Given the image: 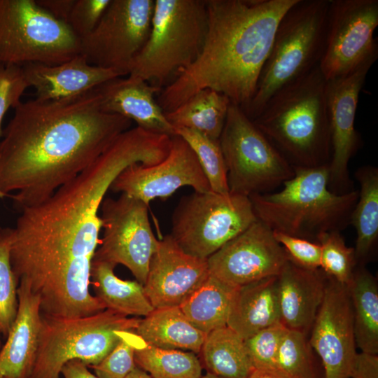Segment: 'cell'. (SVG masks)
<instances>
[{"label":"cell","instance_id":"obj_23","mask_svg":"<svg viewBox=\"0 0 378 378\" xmlns=\"http://www.w3.org/2000/svg\"><path fill=\"white\" fill-rule=\"evenodd\" d=\"M29 87L36 99L59 100L90 91L120 75L112 70L90 64L78 54L57 64H31L22 66Z\"/></svg>","mask_w":378,"mask_h":378},{"label":"cell","instance_id":"obj_30","mask_svg":"<svg viewBox=\"0 0 378 378\" xmlns=\"http://www.w3.org/2000/svg\"><path fill=\"white\" fill-rule=\"evenodd\" d=\"M355 176L360 190L350 224L356 231V262L358 265H363L378 239V169L371 165L363 166L356 170Z\"/></svg>","mask_w":378,"mask_h":378},{"label":"cell","instance_id":"obj_22","mask_svg":"<svg viewBox=\"0 0 378 378\" xmlns=\"http://www.w3.org/2000/svg\"><path fill=\"white\" fill-rule=\"evenodd\" d=\"M15 319L0 350V378H31L41 328L38 296L23 282L18 285Z\"/></svg>","mask_w":378,"mask_h":378},{"label":"cell","instance_id":"obj_9","mask_svg":"<svg viewBox=\"0 0 378 378\" xmlns=\"http://www.w3.org/2000/svg\"><path fill=\"white\" fill-rule=\"evenodd\" d=\"M80 50V40L68 24L36 0H0V64H57Z\"/></svg>","mask_w":378,"mask_h":378},{"label":"cell","instance_id":"obj_49","mask_svg":"<svg viewBox=\"0 0 378 378\" xmlns=\"http://www.w3.org/2000/svg\"><path fill=\"white\" fill-rule=\"evenodd\" d=\"M2 335L1 330H0V350L1 349V335Z\"/></svg>","mask_w":378,"mask_h":378},{"label":"cell","instance_id":"obj_2","mask_svg":"<svg viewBox=\"0 0 378 378\" xmlns=\"http://www.w3.org/2000/svg\"><path fill=\"white\" fill-rule=\"evenodd\" d=\"M0 139V190L21 212L93 163L132 121L104 111L97 87L59 100L21 102Z\"/></svg>","mask_w":378,"mask_h":378},{"label":"cell","instance_id":"obj_18","mask_svg":"<svg viewBox=\"0 0 378 378\" xmlns=\"http://www.w3.org/2000/svg\"><path fill=\"white\" fill-rule=\"evenodd\" d=\"M309 344L321 359L324 378H351L356 356L351 301L345 284L328 276Z\"/></svg>","mask_w":378,"mask_h":378},{"label":"cell","instance_id":"obj_48","mask_svg":"<svg viewBox=\"0 0 378 378\" xmlns=\"http://www.w3.org/2000/svg\"><path fill=\"white\" fill-rule=\"evenodd\" d=\"M6 196H8L6 194L4 193L3 192L0 190V199L4 198V197H6Z\"/></svg>","mask_w":378,"mask_h":378},{"label":"cell","instance_id":"obj_46","mask_svg":"<svg viewBox=\"0 0 378 378\" xmlns=\"http://www.w3.org/2000/svg\"><path fill=\"white\" fill-rule=\"evenodd\" d=\"M125 378H153L148 373L136 366Z\"/></svg>","mask_w":378,"mask_h":378},{"label":"cell","instance_id":"obj_43","mask_svg":"<svg viewBox=\"0 0 378 378\" xmlns=\"http://www.w3.org/2000/svg\"><path fill=\"white\" fill-rule=\"evenodd\" d=\"M36 2L54 18L66 23L75 0H36Z\"/></svg>","mask_w":378,"mask_h":378},{"label":"cell","instance_id":"obj_38","mask_svg":"<svg viewBox=\"0 0 378 378\" xmlns=\"http://www.w3.org/2000/svg\"><path fill=\"white\" fill-rule=\"evenodd\" d=\"M134 330L125 331L113 350L98 364L89 365L99 378H125L136 366Z\"/></svg>","mask_w":378,"mask_h":378},{"label":"cell","instance_id":"obj_44","mask_svg":"<svg viewBox=\"0 0 378 378\" xmlns=\"http://www.w3.org/2000/svg\"><path fill=\"white\" fill-rule=\"evenodd\" d=\"M88 366L78 359L66 362L61 370L64 378H99L88 370Z\"/></svg>","mask_w":378,"mask_h":378},{"label":"cell","instance_id":"obj_39","mask_svg":"<svg viewBox=\"0 0 378 378\" xmlns=\"http://www.w3.org/2000/svg\"><path fill=\"white\" fill-rule=\"evenodd\" d=\"M29 84L22 66L0 64V139L2 120L10 108H15Z\"/></svg>","mask_w":378,"mask_h":378},{"label":"cell","instance_id":"obj_28","mask_svg":"<svg viewBox=\"0 0 378 378\" xmlns=\"http://www.w3.org/2000/svg\"><path fill=\"white\" fill-rule=\"evenodd\" d=\"M230 103L223 94L205 88L173 111L165 113V115L174 129H190L219 139Z\"/></svg>","mask_w":378,"mask_h":378},{"label":"cell","instance_id":"obj_6","mask_svg":"<svg viewBox=\"0 0 378 378\" xmlns=\"http://www.w3.org/2000/svg\"><path fill=\"white\" fill-rule=\"evenodd\" d=\"M329 4L330 0H298L281 19L255 93L242 109L251 120L274 94L319 65Z\"/></svg>","mask_w":378,"mask_h":378},{"label":"cell","instance_id":"obj_37","mask_svg":"<svg viewBox=\"0 0 378 378\" xmlns=\"http://www.w3.org/2000/svg\"><path fill=\"white\" fill-rule=\"evenodd\" d=\"M286 330L287 328L281 323H277L244 340L245 346L253 368L282 374L277 366V355Z\"/></svg>","mask_w":378,"mask_h":378},{"label":"cell","instance_id":"obj_1","mask_svg":"<svg viewBox=\"0 0 378 378\" xmlns=\"http://www.w3.org/2000/svg\"><path fill=\"white\" fill-rule=\"evenodd\" d=\"M149 160L144 140L125 131L78 176L20 212L13 228L12 270L18 285L24 283L38 296L41 314L77 318L106 309L89 289L100 242V206L125 169Z\"/></svg>","mask_w":378,"mask_h":378},{"label":"cell","instance_id":"obj_14","mask_svg":"<svg viewBox=\"0 0 378 378\" xmlns=\"http://www.w3.org/2000/svg\"><path fill=\"white\" fill-rule=\"evenodd\" d=\"M377 26L378 0H330L326 45L318 65L326 80L378 57L374 37Z\"/></svg>","mask_w":378,"mask_h":378},{"label":"cell","instance_id":"obj_42","mask_svg":"<svg viewBox=\"0 0 378 378\" xmlns=\"http://www.w3.org/2000/svg\"><path fill=\"white\" fill-rule=\"evenodd\" d=\"M351 378H378V356L357 353Z\"/></svg>","mask_w":378,"mask_h":378},{"label":"cell","instance_id":"obj_5","mask_svg":"<svg viewBox=\"0 0 378 378\" xmlns=\"http://www.w3.org/2000/svg\"><path fill=\"white\" fill-rule=\"evenodd\" d=\"M293 169L280 190L249 196L258 220L272 231L316 243L323 234L340 232L350 224L357 190L331 191L328 164Z\"/></svg>","mask_w":378,"mask_h":378},{"label":"cell","instance_id":"obj_26","mask_svg":"<svg viewBox=\"0 0 378 378\" xmlns=\"http://www.w3.org/2000/svg\"><path fill=\"white\" fill-rule=\"evenodd\" d=\"M115 265L92 260L90 284L95 296L106 309L125 316H146L154 310L144 292V286L137 281L122 280L114 274Z\"/></svg>","mask_w":378,"mask_h":378},{"label":"cell","instance_id":"obj_27","mask_svg":"<svg viewBox=\"0 0 378 378\" xmlns=\"http://www.w3.org/2000/svg\"><path fill=\"white\" fill-rule=\"evenodd\" d=\"M348 287L356 345L361 352L378 354V285L363 265H358Z\"/></svg>","mask_w":378,"mask_h":378},{"label":"cell","instance_id":"obj_24","mask_svg":"<svg viewBox=\"0 0 378 378\" xmlns=\"http://www.w3.org/2000/svg\"><path fill=\"white\" fill-rule=\"evenodd\" d=\"M280 323L276 276L237 287L233 295L227 326L244 340Z\"/></svg>","mask_w":378,"mask_h":378},{"label":"cell","instance_id":"obj_40","mask_svg":"<svg viewBox=\"0 0 378 378\" xmlns=\"http://www.w3.org/2000/svg\"><path fill=\"white\" fill-rule=\"evenodd\" d=\"M111 1L75 0L66 24L80 40L95 28Z\"/></svg>","mask_w":378,"mask_h":378},{"label":"cell","instance_id":"obj_17","mask_svg":"<svg viewBox=\"0 0 378 378\" xmlns=\"http://www.w3.org/2000/svg\"><path fill=\"white\" fill-rule=\"evenodd\" d=\"M206 260L210 275L237 288L277 276L289 258L273 231L257 220Z\"/></svg>","mask_w":378,"mask_h":378},{"label":"cell","instance_id":"obj_41","mask_svg":"<svg viewBox=\"0 0 378 378\" xmlns=\"http://www.w3.org/2000/svg\"><path fill=\"white\" fill-rule=\"evenodd\" d=\"M273 234L294 263L307 270L320 268L321 248L318 243L275 231Z\"/></svg>","mask_w":378,"mask_h":378},{"label":"cell","instance_id":"obj_36","mask_svg":"<svg viewBox=\"0 0 378 378\" xmlns=\"http://www.w3.org/2000/svg\"><path fill=\"white\" fill-rule=\"evenodd\" d=\"M317 243L321 248L320 268L328 276L348 285L358 266L354 248L346 245L340 231L323 234Z\"/></svg>","mask_w":378,"mask_h":378},{"label":"cell","instance_id":"obj_15","mask_svg":"<svg viewBox=\"0 0 378 378\" xmlns=\"http://www.w3.org/2000/svg\"><path fill=\"white\" fill-rule=\"evenodd\" d=\"M377 59L370 58L352 72L326 81V104L332 148L328 164V186L330 190L337 194L352 190H350L349 163L361 144L354 125L359 94Z\"/></svg>","mask_w":378,"mask_h":378},{"label":"cell","instance_id":"obj_16","mask_svg":"<svg viewBox=\"0 0 378 378\" xmlns=\"http://www.w3.org/2000/svg\"><path fill=\"white\" fill-rule=\"evenodd\" d=\"M183 186L195 191L211 190L195 153L178 135L172 137L167 158L153 165L133 164L113 181L110 190L140 200L149 206L155 198L166 199Z\"/></svg>","mask_w":378,"mask_h":378},{"label":"cell","instance_id":"obj_19","mask_svg":"<svg viewBox=\"0 0 378 378\" xmlns=\"http://www.w3.org/2000/svg\"><path fill=\"white\" fill-rule=\"evenodd\" d=\"M209 275L206 259L184 252L167 234L151 258L144 289L154 309L180 307Z\"/></svg>","mask_w":378,"mask_h":378},{"label":"cell","instance_id":"obj_31","mask_svg":"<svg viewBox=\"0 0 378 378\" xmlns=\"http://www.w3.org/2000/svg\"><path fill=\"white\" fill-rule=\"evenodd\" d=\"M237 288L209 275L179 307L196 328L208 334L227 326L232 299Z\"/></svg>","mask_w":378,"mask_h":378},{"label":"cell","instance_id":"obj_4","mask_svg":"<svg viewBox=\"0 0 378 378\" xmlns=\"http://www.w3.org/2000/svg\"><path fill=\"white\" fill-rule=\"evenodd\" d=\"M326 81L316 66L274 94L253 120L293 167H316L330 162Z\"/></svg>","mask_w":378,"mask_h":378},{"label":"cell","instance_id":"obj_11","mask_svg":"<svg viewBox=\"0 0 378 378\" xmlns=\"http://www.w3.org/2000/svg\"><path fill=\"white\" fill-rule=\"evenodd\" d=\"M257 220L249 197L194 191L174 209L169 234L184 252L207 259Z\"/></svg>","mask_w":378,"mask_h":378},{"label":"cell","instance_id":"obj_21","mask_svg":"<svg viewBox=\"0 0 378 378\" xmlns=\"http://www.w3.org/2000/svg\"><path fill=\"white\" fill-rule=\"evenodd\" d=\"M101 105L107 113L118 114L146 130L175 135L173 126L155 99L161 89L139 78L116 77L97 87Z\"/></svg>","mask_w":378,"mask_h":378},{"label":"cell","instance_id":"obj_35","mask_svg":"<svg viewBox=\"0 0 378 378\" xmlns=\"http://www.w3.org/2000/svg\"><path fill=\"white\" fill-rule=\"evenodd\" d=\"M13 228L0 227V330L6 337L15 319L18 282L12 270L10 247Z\"/></svg>","mask_w":378,"mask_h":378},{"label":"cell","instance_id":"obj_45","mask_svg":"<svg viewBox=\"0 0 378 378\" xmlns=\"http://www.w3.org/2000/svg\"><path fill=\"white\" fill-rule=\"evenodd\" d=\"M246 378H286L284 375L262 369L253 368Z\"/></svg>","mask_w":378,"mask_h":378},{"label":"cell","instance_id":"obj_29","mask_svg":"<svg viewBox=\"0 0 378 378\" xmlns=\"http://www.w3.org/2000/svg\"><path fill=\"white\" fill-rule=\"evenodd\" d=\"M200 353L202 368L218 378H246L253 369L244 340L227 326L206 334Z\"/></svg>","mask_w":378,"mask_h":378},{"label":"cell","instance_id":"obj_33","mask_svg":"<svg viewBox=\"0 0 378 378\" xmlns=\"http://www.w3.org/2000/svg\"><path fill=\"white\" fill-rule=\"evenodd\" d=\"M174 130L175 135L183 139L195 153L211 190L219 194L229 193L227 168L219 140L190 129L180 127Z\"/></svg>","mask_w":378,"mask_h":378},{"label":"cell","instance_id":"obj_20","mask_svg":"<svg viewBox=\"0 0 378 378\" xmlns=\"http://www.w3.org/2000/svg\"><path fill=\"white\" fill-rule=\"evenodd\" d=\"M327 280L321 268L307 270L289 259L276 276L280 323L307 335L321 304Z\"/></svg>","mask_w":378,"mask_h":378},{"label":"cell","instance_id":"obj_8","mask_svg":"<svg viewBox=\"0 0 378 378\" xmlns=\"http://www.w3.org/2000/svg\"><path fill=\"white\" fill-rule=\"evenodd\" d=\"M141 319L106 309L83 317L41 314V328L31 378H60L63 365L78 359L88 366L100 363L124 332L136 329Z\"/></svg>","mask_w":378,"mask_h":378},{"label":"cell","instance_id":"obj_34","mask_svg":"<svg viewBox=\"0 0 378 378\" xmlns=\"http://www.w3.org/2000/svg\"><path fill=\"white\" fill-rule=\"evenodd\" d=\"M307 335L287 329L279 349L277 366L286 378H319Z\"/></svg>","mask_w":378,"mask_h":378},{"label":"cell","instance_id":"obj_3","mask_svg":"<svg viewBox=\"0 0 378 378\" xmlns=\"http://www.w3.org/2000/svg\"><path fill=\"white\" fill-rule=\"evenodd\" d=\"M298 0H206L207 32L196 61L157 102L164 113L209 88L245 109L253 99L278 24Z\"/></svg>","mask_w":378,"mask_h":378},{"label":"cell","instance_id":"obj_47","mask_svg":"<svg viewBox=\"0 0 378 378\" xmlns=\"http://www.w3.org/2000/svg\"><path fill=\"white\" fill-rule=\"evenodd\" d=\"M201 378H218V377L207 372L205 375L202 376Z\"/></svg>","mask_w":378,"mask_h":378},{"label":"cell","instance_id":"obj_25","mask_svg":"<svg viewBox=\"0 0 378 378\" xmlns=\"http://www.w3.org/2000/svg\"><path fill=\"white\" fill-rule=\"evenodd\" d=\"M144 317L135 332L148 344L200 352L206 334L196 328L179 307L154 309Z\"/></svg>","mask_w":378,"mask_h":378},{"label":"cell","instance_id":"obj_32","mask_svg":"<svg viewBox=\"0 0 378 378\" xmlns=\"http://www.w3.org/2000/svg\"><path fill=\"white\" fill-rule=\"evenodd\" d=\"M134 360L153 378H201L202 366L196 354L166 349L146 343L134 331Z\"/></svg>","mask_w":378,"mask_h":378},{"label":"cell","instance_id":"obj_10","mask_svg":"<svg viewBox=\"0 0 378 378\" xmlns=\"http://www.w3.org/2000/svg\"><path fill=\"white\" fill-rule=\"evenodd\" d=\"M218 140L230 192L247 197L271 192L294 175L292 165L232 102Z\"/></svg>","mask_w":378,"mask_h":378},{"label":"cell","instance_id":"obj_7","mask_svg":"<svg viewBox=\"0 0 378 378\" xmlns=\"http://www.w3.org/2000/svg\"><path fill=\"white\" fill-rule=\"evenodd\" d=\"M206 32V0H155L148 40L127 76L161 89L196 61Z\"/></svg>","mask_w":378,"mask_h":378},{"label":"cell","instance_id":"obj_12","mask_svg":"<svg viewBox=\"0 0 378 378\" xmlns=\"http://www.w3.org/2000/svg\"><path fill=\"white\" fill-rule=\"evenodd\" d=\"M99 216L103 237L92 260L122 265L143 286L159 240L148 218V206L126 194L103 200Z\"/></svg>","mask_w":378,"mask_h":378},{"label":"cell","instance_id":"obj_13","mask_svg":"<svg viewBox=\"0 0 378 378\" xmlns=\"http://www.w3.org/2000/svg\"><path fill=\"white\" fill-rule=\"evenodd\" d=\"M155 0H111L95 28L80 40V54L91 64L128 74L146 44Z\"/></svg>","mask_w":378,"mask_h":378}]
</instances>
